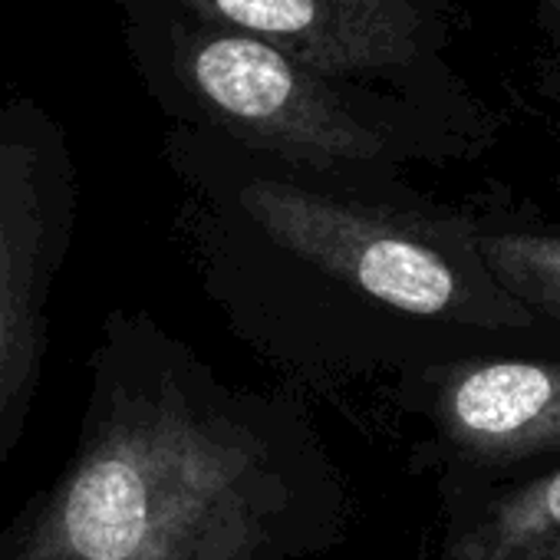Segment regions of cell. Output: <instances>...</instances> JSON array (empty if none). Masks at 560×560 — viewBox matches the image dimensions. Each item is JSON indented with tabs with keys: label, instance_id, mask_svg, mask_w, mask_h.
<instances>
[{
	"label": "cell",
	"instance_id": "cell-6",
	"mask_svg": "<svg viewBox=\"0 0 560 560\" xmlns=\"http://www.w3.org/2000/svg\"><path fill=\"white\" fill-rule=\"evenodd\" d=\"M429 416L468 462L517 465L560 452V363L455 360L429 370Z\"/></svg>",
	"mask_w": 560,
	"mask_h": 560
},
{
	"label": "cell",
	"instance_id": "cell-1",
	"mask_svg": "<svg viewBox=\"0 0 560 560\" xmlns=\"http://www.w3.org/2000/svg\"><path fill=\"white\" fill-rule=\"evenodd\" d=\"M63 471L0 560H304L340 537L330 455L291 393L228 386L145 311H113Z\"/></svg>",
	"mask_w": 560,
	"mask_h": 560
},
{
	"label": "cell",
	"instance_id": "cell-4",
	"mask_svg": "<svg viewBox=\"0 0 560 560\" xmlns=\"http://www.w3.org/2000/svg\"><path fill=\"white\" fill-rule=\"evenodd\" d=\"M80 178L63 122L34 96L0 103V462L40 386L47 304L77 228Z\"/></svg>",
	"mask_w": 560,
	"mask_h": 560
},
{
	"label": "cell",
	"instance_id": "cell-7",
	"mask_svg": "<svg viewBox=\"0 0 560 560\" xmlns=\"http://www.w3.org/2000/svg\"><path fill=\"white\" fill-rule=\"evenodd\" d=\"M445 560H560V468L488 501Z\"/></svg>",
	"mask_w": 560,
	"mask_h": 560
},
{
	"label": "cell",
	"instance_id": "cell-8",
	"mask_svg": "<svg viewBox=\"0 0 560 560\" xmlns=\"http://www.w3.org/2000/svg\"><path fill=\"white\" fill-rule=\"evenodd\" d=\"M478 250L491 277L530 317L560 320V234L478 231Z\"/></svg>",
	"mask_w": 560,
	"mask_h": 560
},
{
	"label": "cell",
	"instance_id": "cell-2",
	"mask_svg": "<svg viewBox=\"0 0 560 560\" xmlns=\"http://www.w3.org/2000/svg\"><path fill=\"white\" fill-rule=\"evenodd\" d=\"M162 162L205 294L247 347L304 380L353 366L380 320L534 324L485 267L475 221L399 178L311 175L185 126L162 136Z\"/></svg>",
	"mask_w": 560,
	"mask_h": 560
},
{
	"label": "cell",
	"instance_id": "cell-5",
	"mask_svg": "<svg viewBox=\"0 0 560 560\" xmlns=\"http://www.w3.org/2000/svg\"><path fill=\"white\" fill-rule=\"evenodd\" d=\"M221 27L250 34L307 70L376 86L485 126L478 100L452 70L465 27L455 0H175Z\"/></svg>",
	"mask_w": 560,
	"mask_h": 560
},
{
	"label": "cell",
	"instance_id": "cell-10",
	"mask_svg": "<svg viewBox=\"0 0 560 560\" xmlns=\"http://www.w3.org/2000/svg\"><path fill=\"white\" fill-rule=\"evenodd\" d=\"M534 83H537L540 96H547V100L560 109V54L547 50V54L534 63Z\"/></svg>",
	"mask_w": 560,
	"mask_h": 560
},
{
	"label": "cell",
	"instance_id": "cell-9",
	"mask_svg": "<svg viewBox=\"0 0 560 560\" xmlns=\"http://www.w3.org/2000/svg\"><path fill=\"white\" fill-rule=\"evenodd\" d=\"M534 24L550 44L553 54H560V0H530Z\"/></svg>",
	"mask_w": 560,
	"mask_h": 560
},
{
	"label": "cell",
	"instance_id": "cell-3",
	"mask_svg": "<svg viewBox=\"0 0 560 560\" xmlns=\"http://www.w3.org/2000/svg\"><path fill=\"white\" fill-rule=\"evenodd\" d=\"M136 80L185 129L330 178L393 182L406 162L458 155L481 126L396 93L330 80L175 0H113Z\"/></svg>",
	"mask_w": 560,
	"mask_h": 560
}]
</instances>
